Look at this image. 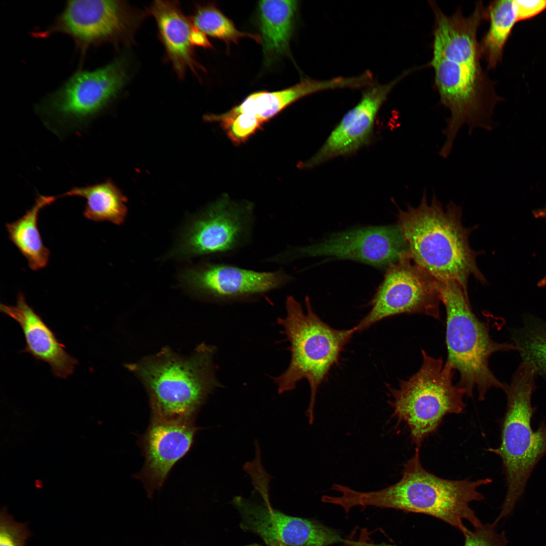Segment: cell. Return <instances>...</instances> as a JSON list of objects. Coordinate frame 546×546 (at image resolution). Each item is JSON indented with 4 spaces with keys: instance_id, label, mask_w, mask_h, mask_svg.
<instances>
[{
    "instance_id": "4316f807",
    "label": "cell",
    "mask_w": 546,
    "mask_h": 546,
    "mask_svg": "<svg viewBox=\"0 0 546 546\" xmlns=\"http://www.w3.org/2000/svg\"><path fill=\"white\" fill-rule=\"evenodd\" d=\"M207 121L219 123L231 142L236 146L247 142L259 129L263 124L255 116L247 113L235 116L208 114L204 116Z\"/></svg>"
},
{
    "instance_id": "8fae6325",
    "label": "cell",
    "mask_w": 546,
    "mask_h": 546,
    "mask_svg": "<svg viewBox=\"0 0 546 546\" xmlns=\"http://www.w3.org/2000/svg\"><path fill=\"white\" fill-rule=\"evenodd\" d=\"M407 250L397 225L373 226L339 232L307 246L288 247L268 261L287 265L301 258L328 256L382 267L406 256Z\"/></svg>"
},
{
    "instance_id": "30bf717a",
    "label": "cell",
    "mask_w": 546,
    "mask_h": 546,
    "mask_svg": "<svg viewBox=\"0 0 546 546\" xmlns=\"http://www.w3.org/2000/svg\"><path fill=\"white\" fill-rule=\"evenodd\" d=\"M254 210L252 202L223 195L191 222L177 251L186 256L235 254L251 242Z\"/></svg>"
},
{
    "instance_id": "6da1fadb",
    "label": "cell",
    "mask_w": 546,
    "mask_h": 546,
    "mask_svg": "<svg viewBox=\"0 0 546 546\" xmlns=\"http://www.w3.org/2000/svg\"><path fill=\"white\" fill-rule=\"evenodd\" d=\"M483 21L477 10L468 16L460 9L450 15L440 12L434 16L432 57L427 66L433 69L440 103L450 112L442 130L446 148L453 147L464 125L470 135L478 128L492 130L494 107L502 101L481 65L477 33Z\"/></svg>"
},
{
    "instance_id": "83f0119b",
    "label": "cell",
    "mask_w": 546,
    "mask_h": 546,
    "mask_svg": "<svg viewBox=\"0 0 546 546\" xmlns=\"http://www.w3.org/2000/svg\"><path fill=\"white\" fill-rule=\"evenodd\" d=\"M497 523L482 524L474 530L467 527L462 531L464 537V546H507L505 533L496 529Z\"/></svg>"
},
{
    "instance_id": "e0dca14e",
    "label": "cell",
    "mask_w": 546,
    "mask_h": 546,
    "mask_svg": "<svg viewBox=\"0 0 546 546\" xmlns=\"http://www.w3.org/2000/svg\"><path fill=\"white\" fill-rule=\"evenodd\" d=\"M393 81L372 86L343 117L320 149L300 166L311 168L334 157L355 152L371 142L377 115L393 87L411 72Z\"/></svg>"
},
{
    "instance_id": "44dd1931",
    "label": "cell",
    "mask_w": 546,
    "mask_h": 546,
    "mask_svg": "<svg viewBox=\"0 0 546 546\" xmlns=\"http://www.w3.org/2000/svg\"><path fill=\"white\" fill-rule=\"evenodd\" d=\"M298 6V1L292 0L258 2V25L266 65L288 54Z\"/></svg>"
},
{
    "instance_id": "9a60e30c",
    "label": "cell",
    "mask_w": 546,
    "mask_h": 546,
    "mask_svg": "<svg viewBox=\"0 0 546 546\" xmlns=\"http://www.w3.org/2000/svg\"><path fill=\"white\" fill-rule=\"evenodd\" d=\"M269 482L254 485V489L263 497L264 504L251 502L242 497L233 502L242 514V525L258 534L262 539L276 538L288 546H328L344 543L336 531L318 522L286 515L270 507Z\"/></svg>"
},
{
    "instance_id": "e575fe53",
    "label": "cell",
    "mask_w": 546,
    "mask_h": 546,
    "mask_svg": "<svg viewBox=\"0 0 546 546\" xmlns=\"http://www.w3.org/2000/svg\"><path fill=\"white\" fill-rule=\"evenodd\" d=\"M249 546H260V545L257 544H253L250 545Z\"/></svg>"
},
{
    "instance_id": "d6a6232c",
    "label": "cell",
    "mask_w": 546,
    "mask_h": 546,
    "mask_svg": "<svg viewBox=\"0 0 546 546\" xmlns=\"http://www.w3.org/2000/svg\"><path fill=\"white\" fill-rule=\"evenodd\" d=\"M369 533L366 529H361L359 538L355 540L352 546H369L370 543L368 542ZM370 546H377L373 543Z\"/></svg>"
},
{
    "instance_id": "7402d4cb",
    "label": "cell",
    "mask_w": 546,
    "mask_h": 546,
    "mask_svg": "<svg viewBox=\"0 0 546 546\" xmlns=\"http://www.w3.org/2000/svg\"><path fill=\"white\" fill-rule=\"evenodd\" d=\"M58 196L38 195L32 207L16 220L6 224L10 240L26 259L32 270L46 267L50 250L44 245L38 228L40 211L55 201Z\"/></svg>"
},
{
    "instance_id": "8992f818",
    "label": "cell",
    "mask_w": 546,
    "mask_h": 546,
    "mask_svg": "<svg viewBox=\"0 0 546 546\" xmlns=\"http://www.w3.org/2000/svg\"><path fill=\"white\" fill-rule=\"evenodd\" d=\"M533 366L522 361L505 391L507 407L501 427V443L489 451L502 461L507 490L496 522L509 515L522 496L534 467L546 454V424L541 421L536 431L531 426L535 408L531 405L535 388Z\"/></svg>"
},
{
    "instance_id": "1f68e13d",
    "label": "cell",
    "mask_w": 546,
    "mask_h": 546,
    "mask_svg": "<svg viewBox=\"0 0 546 546\" xmlns=\"http://www.w3.org/2000/svg\"><path fill=\"white\" fill-rule=\"evenodd\" d=\"M356 533L354 531L347 538L346 541L343 543L342 546H352L355 539L354 535ZM268 546H288L284 543L280 539L276 538H268L263 539Z\"/></svg>"
},
{
    "instance_id": "ba28073f",
    "label": "cell",
    "mask_w": 546,
    "mask_h": 546,
    "mask_svg": "<svg viewBox=\"0 0 546 546\" xmlns=\"http://www.w3.org/2000/svg\"><path fill=\"white\" fill-rule=\"evenodd\" d=\"M419 370L397 388L389 387L392 399V417L403 422L412 442L419 448L435 432L447 414H458L465 407V390L453 383L454 370L442 358H435L422 349Z\"/></svg>"
},
{
    "instance_id": "52a82bcc",
    "label": "cell",
    "mask_w": 546,
    "mask_h": 546,
    "mask_svg": "<svg viewBox=\"0 0 546 546\" xmlns=\"http://www.w3.org/2000/svg\"><path fill=\"white\" fill-rule=\"evenodd\" d=\"M440 282L441 301L446 311V362L460 375L457 385L472 397L476 389L479 400L493 387L506 390L505 384L489 366L491 355L497 352L517 350L513 343L494 341L488 328L473 312L468 293L455 281Z\"/></svg>"
},
{
    "instance_id": "7a4b0ae2",
    "label": "cell",
    "mask_w": 546,
    "mask_h": 546,
    "mask_svg": "<svg viewBox=\"0 0 546 546\" xmlns=\"http://www.w3.org/2000/svg\"><path fill=\"white\" fill-rule=\"evenodd\" d=\"M419 448L404 467L401 479L395 484L378 490L362 492L339 485L340 493L334 498L336 505L346 513L355 507L372 506L405 512L423 514L437 518L461 532L466 527L464 520L474 527L482 524L470 504L484 497L478 490L492 482L490 478L471 481L440 478L423 467Z\"/></svg>"
},
{
    "instance_id": "d6986e66",
    "label": "cell",
    "mask_w": 546,
    "mask_h": 546,
    "mask_svg": "<svg viewBox=\"0 0 546 546\" xmlns=\"http://www.w3.org/2000/svg\"><path fill=\"white\" fill-rule=\"evenodd\" d=\"M149 13L155 18L159 35L167 58L180 78L188 70L197 75L204 70L195 59L190 35L193 28L182 12L177 1H156L151 5Z\"/></svg>"
},
{
    "instance_id": "4fadbf2b",
    "label": "cell",
    "mask_w": 546,
    "mask_h": 546,
    "mask_svg": "<svg viewBox=\"0 0 546 546\" xmlns=\"http://www.w3.org/2000/svg\"><path fill=\"white\" fill-rule=\"evenodd\" d=\"M136 21L132 10L122 1H68L54 23L40 36L55 32L67 34L84 54L92 46L128 36Z\"/></svg>"
},
{
    "instance_id": "836d02e7",
    "label": "cell",
    "mask_w": 546,
    "mask_h": 546,
    "mask_svg": "<svg viewBox=\"0 0 546 546\" xmlns=\"http://www.w3.org/2000/svg\"><path fill=\"white\" fill-rule=\"evenodd\" d=\"M533 214L537 218H546V206L542 209L534 211ZM538 285L539 287H543L546 285V276L538 282Z\"/></svg>"
},
{
    "instance_id": "ac0fdd59",
    "label": "cell",
    "mask_w": 546,
    "mask_h": 546,
    "mask_svg": "<svg viewBox=\"0 0 546 546\" xmlns=\"http://www.w3.org/2000/svg\"><path fill=\"white\" fill-rule=\"evenodd\" d=\"M0 310L20 325L26 343L21 352L48 363L56 377L66 379L73 373L77 360L66 352L65 345L27 303L22 293H18L15 305L1 303Z\"/></svg>"
},
{
    "instance_id": "d4e9b609",
    "label": "cell",
    "mask_w": 546,
    "mask_h": 546,
    "mask_svg": "<svg viewBox=\"0 0 546 546\" xmlns=\"http://www.w3.org/2000/svg\"><path fill=\"white\" fill-rule=\"evenodd\" d=\"M512 337L522 361L532 364L536 375L546 377V323L526 317L523 326L514 330Z\"/></svg>"
},
{
    "instance_id": "277c9868",
    "label": "cell",
    "mask_w": 546,
    "mask_h": 546,
    "mask_svg": "<svg viewBox=\"0 0 546 546\" xmlns=\"http://www.w3.org/2000/svg\"><path fill=\"white\" fill-rule=\"evenodd\" d=\"M214 348L202 344L191 356L164 348L128 368L147 391L151 418L194 422L208 396L219 385L214 374Z\"/></svg>"
},
{
    "instance_id": "603a6c76",
    "label": "cell",
    "mask_w": 546,
    "mask_h": 546,
    "mask_svg": "<svg viewBox=\"0 0 546 546\" xmlns=\"http://www.w3.org/2000/svg\"><path fill=\"white\" fill-rule=\"evenodd\" d=\"M79 197L86 200L84 216L96 221L122 224L127 214L126 198L110 179L96 184L74 187L58 196Z\"/></svg>"
},
{
    "instance_id": "7c38bea8",
    "label": "cell",
    "mask_w": 546,
    "mask_h": 546,
    "mask_svg": "<svg viewBox=\"0 0 546 546\" xmlns=\"http://www.w3.org/2000/svg\"><path fill=\"white\" fill-rule=\"evenodd\" d=\"M127 78V60L123 57L93 70L78 71L50 94L39 110L62 120L81 123L101 111Z\"/></svg>"
},
{
    "instance_id": "f1b7e54d",
    "label": "cell",
    "mask_w": 546,
    "mask_h": 546,
    "mask_svg": "<svg viewBox=\"0 0 546 546\" xmlns=\"http://www.w3.org/2000/svg\"><path fill=\"white\" fill-rule=\"evenodd\" d=\"M31 535L26 523L15 521L3 508L0 513V546H25Z\"/></svg>"
},
{
    "instance_id": "3957f363",
    "label": "cell",
    "mask_w": 546,
    "mask_h": 546,
    "mask_svg": "<svg viewBox=\"0 0 546 546\" xmlns=\"http://www.w3.org/2000/svg\"><path fill=\"white\" fill-rule=\"evenodd\" d=\"M397 216L407 255L414 263L440 282L456 281L467 293L471 276L486 284L476 262L481 252L469 244L474 229L463 225L461 206L450 201L444 208L434 191L428 203L424 190L417 207L407 204Z\"/></svg>"
},
{
    "instance_id": "f546056e",
    "label": "cell",
    "mask_w": 546,
    "mask_h": 546,
    "mask_svg": "<svg viewBox=\"0 0 546 546\" xmlns=\"http://www.w3.org/2000/svg\"><path fill=\"white\" fill-rule=\"evenodd\" d=\"M516 21L532 18L546 9V0L513 1Z\"/></svg>"
},
{
    "instance_id": "5bb4252c",
    "label": "cell",
    "mask_w": 546,
    "mask_h": 546,
    "mask_svg": "<svg viewBox=\"0 0 546 546\" xmlns=\"http://www.w3.org/2000/svg\"><path fill=\"white\" fill-rule=\"evenodd\" d=\"M293 279L283 268L260 271L226 262L204 263L183 275L184 282L198 295L221 302L254 299Z\"/></svg>"
},
{
    "instance_id": "9c48e42d",
    "label": "cell",
    "mask_w": 546,
    "mask_h": 546,
    "mask_svg": "<svg viewBox=\"0 0 546 546\" xmlns=\"http://www.w3.org/2000/svg\"><path fill=\"white\" fill-rule=\"evenodd\" d=\"M440 283L408 255L388 267L371 301V309L355 327L361 332L401 314H423L440 320Z\"/></svg>"
},
{
    "instance_id": "5b68a950",
    "label": "cell",
    "mask_w": 546,
    "mask_h": 546,
    "mask_svg": "<svg viewBox=\"0 0 546 546\" xmlns=\"http://www.w3.org/2000/svg\"><path fill=\"white\" fill-rule=\"evenodd\" d=\"M305 305L304 310L293 296L286 299V315L278 318L277 324L289 342L291 359L285 372L274 380L279 394L294 389L302 379L308 381L310 395L306 415L312 425L318 388L356 330L331 327L314 311L308 296Z\"/></svg>"
},
{
    "instance_id": "484cf974",
    "label": "cell",
    "mask_w": 546,
    "mask_h": 546,
    "mask_svg": "<svg viewBox=\"0 0 546 546\" xmlns=\"http://www.w3.org/2000/svg\"><path fill=\"white\" fill-rule=\"evenodd\" d=\"M191 22L194 26L206 35L218 38L229 46L238 43L240 39L249 37L257 42L261 41L257 34L239 31L233 21L226 17L214 4L198 5Z\"/></svg>"
},
{
    "instance_id": "2e32d148",
    "label": "cell",
    "mask_w": 546,
    "mask_h": 546,
    "mask_svg": "<svg viewBox=\"0 0 546 546\" xmlns=\"http://www.w3.org/2000/svg\"><path fill=\"white\" fill-rule=\"evenodd\" d=\"M200 429L194 422L150 418L138 439L143 466L133 476L142 482L149 498L161 489L174 466L189 452Z\"/></svg>"
},
{
    "instance_id": "4dcf8cb0",
    "label": "cell",
    "mask_w": 546,
    "mask_h": 546,
    "mask_svg": "<svg viewBox=\"0 0 546 546\" xmlns=\"http://www.w3.org/2000/svg\"><path fill=\"white\" fill-rule=\"evenodd\" d=\"M190 41L193 46L208 49L212 48V45L209 41L206 34L194 26L191 32Z\"/></svg>"
},
{
    "instance_id": "cb8c5ba5",
    "label": "cell",
    "mask_w": 546,
    "mask_h": 546,
    "mask_svg": "<svg viewBox=\"0 0 546 546\" xmlns=\"http://www.w3.org/2000/svg\"><path fill=\"white\" fill-rule=\"evenodd\" d=\"M486 11L489 26L479 45L482 58L491 70L502 61L504 47L517 21L512 0L492 1Z\"/></svg>"
},
{
    "instance_id": "ffe728a7",
    "label": "cell",
    "mask_w": 546,
    "mask_h": 546,
    "mask_svg": "<svg viewBox=\"0 0 546 546\" xmlns=\"http://www.w3.org/2000/svg\"><path fill=\"white\" fill-rule=\"evenodd\" d=\"M352 85L353 81L350 77H336L327 80L303 79L283 90L254 93L224 114L228 116L249 114L255 116L264 124L287 106L303 97L327 89L351 88Z\"/></svg>"
}]
</instances>
